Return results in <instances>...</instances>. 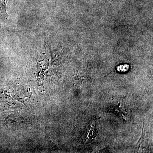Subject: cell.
<instances>
[{
  "label": "cell",
  "instance_id": "1",
  "mask_svg": "<svg viewBox=\"0 0 153 153\" xmlns=\"http://www.w3.org/2000/svg\"><path fill=\"white\" fill-rule=\"evenodd\" d=\"M7 1L8 0H0V16L2 18L7 16L6 7Z\"/></svg>",
  "mask_w": 153,
  "mask_h": 153
}]
</instances>
